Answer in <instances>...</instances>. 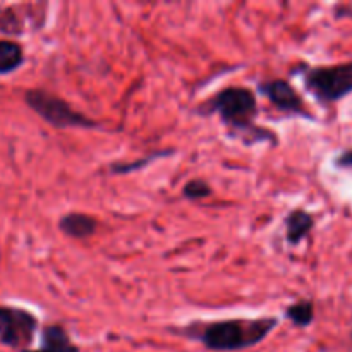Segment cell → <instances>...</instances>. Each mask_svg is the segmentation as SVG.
<instances>
[{
	"mask_svg": "<svg viewBox=\"0 0 352 352\" xmlns=\"http://www.w3.org/2000/svg\"><path fill=\"white\" fill-rule=\"evenodd\" d=\"M40 327L36 316L26 309L0 306V342L14 349H26Z\"/></svg>",
	"mask_w": 352,
	"mask_h": 352,
	"instance_id": "cell-5",
	"label": "cell"
},
{
	"mask_svg": "<svg viewBox=\"0 0 352 352\" xmlns=\"http://www.w3.org/2000/svg\"><path fill=\"white\" fill-rule=\"evenodd\" d=\"M58 229H60L62 234L72 237V239H88L96 232L98 222L91 215L72 212L58 220Z\"/></svg>",
	"mask_w": 352,
	"mask_h": 352,
	"instance_id": "cell-8",
	"label": "cell"
},
{
	"mask_svg": "<svg viewBox=\"0 0 352 352\" xmlns=\"http://www.w3.org/2000/svg\"><path fill=\"white\" fill-rule=\"evenodd\" d=\"M284 315L292 325L299 327V329H306L315 320V305L309 299H301V301H296L294 305H289L285 308Z\"/></svg>",
	"mask_w": 352,
	"mask_h": 352,
	"instance_id": "cell-11",
	"label": "cell"
},
{
	"mask_svg": "<svg viewBox=\"0 0 352 352\" xmlns=\"http://www.w3.org/2000/svg\"><path fill=\"white\" fill-rule=\"evenodd\" d=\"M284 223H285V241H287L291 246H298V244H301L302 241L309 236L313 227H315V220H313V217L302 208L292 210V212L285 217Z\"/></svg>",
	"mask_w": 352,
	"mask_h": 352,
	"instance_id": "cell-9",
	"label": "cell"
},
{
	"mask_svg": "<svg viewBox=\"0 0 352 352\" xmlns=\"http://www.w3.org/2000/svg\"><path fill=\"white\" fill-rule=\"evenodd\" d=\"M24 102L34 113L41 117L47 124L57 129H95L98 122L89 119L85 113L78 112L69 102L60 96L45 89H28L24 93Z\"/></svg>",
	"mask_w": 352,
	"mask_h": 352,
	"instance_id": "cell-3",
	"label": "cell"
},
{
	"mask_svg": "<svg viewBox=\"0 0 352 352\" xmlns=\"http://www.w3.org/2000/svg\"><path fill=\"white\" fill-rule=\"evenodd\" d=\"M278 325L274 316L265 318H232L220 322H195L175 333L186 339L198 340L208 351L234 352L250 349L263 342Z\"/></svg>",
	"mask_w": 352,
	"mask_h": 352,
	"instance_id": "cell-2",
	"label": "cell"
},
{
	"mask_svg": "<svg viewBox=\"0 0 352 352\" xmlns=\"http://www.w3.org/2000/svg\"><path fill=\"white\" fill-rule=\"evenodd\" d=\"M258 93L265 96L278 112L285 113V116L313 119L302 96L285 79H267V81L258 82Z\"/></svg>",
	"mask_w": 352,
	"mask_h": 352,
	"instance_id": "cell-6",
	"label": "cell"
},
{
	"mask_svg": "<svg viewBox=\"0 0 352 352\" xmlns=\"http://www.w3.org/2000/svg\"><path fill=\"white\" fill-rule=\"evenodd\" d=\"M351 340H352V332H351Z\"/></svg>",
	"mask_w": 352,
	"mask_h": 352,
	"instance_id": "cell-15",
	"label": "cell"
},
{
	"mask_svg": "<svg viewBox=\"0 0 352 352\" xmlns=\"http://www.w3.org/2000/svg\"><path fill=\"white\" fill-rule=\"evenodd\" d=\"M336 165L340 168H352V150H346L336 158Z\"/></svg>",
	"mask_w": 352,
	"mask_h": 352,
	"instance_id": "cell-14",
	"label": "cell"
},
{
	"mask_svg": "<svg viewBox=\"0 0 352 352\" xmlns=\"http://www.w3.org/2000/svg\"><path fill=\"white\" fill-rule=\"evenodd\" d=\"M201 116H217L230 129V136L241 138L244 144H277V134L267 127L256 126L258 100L250 88L229 86L210 96L198 107Z\"/></svg>",
	"mask_w": 352,
	"mask_h": 352,
	"instance_id": "cell-1",
	"label": "cell"
},
{
	"mask_svg": "<svg viewBox=\"0 0 352 352\" xmlns=\"http://www.w3.org/2000/svg\"><path fill=\"white\" fill-rule=\"evenodd\" d=\"M212 186L205 181V179H191L182 188V196L191 201H198V199L208 198L212 196Z\"/></svg>",
	"mask_w": 352,
	"mask_h": 352,
	"instance_id": "cell-13",
	"label": "cell"
},
{
	"mask_svg": "<svg viewBox=\"0 0 352 352\" xmlns=\"http://www.w3.org/2000/svg\"><path fill=\"white\" fill-rule=\"evenodd\" d=\"M24 62V52L19 43L10 40H0V74H9Z\"/></svg>",
	"mask_w": 352,
	"mask_h": 352,
	"instance_id": "cell-10",
	"label": "cell"
},
{
	"mask_svg": "<svg viewBox=\"0 0 352 352\" xmlns=\"http://www.w3.org/2000/svg\"><path fill=\"white\" fill-rule=\"evenodd\" d=\"M174 153L172 150H167V151H153V153L146 155V157L140 158V160H134V162H122V164H112L109 167L110 174L113 175H127V174H133V172H138V170H143L144 167H148L150 164H153L155 160H158V158H164V157H170V155Z\"/></svg>",
	"mask_w": 352,
	"mask_h": 352,
	"instance_id": "cell-12",
	"label": "cell"
},
{
	"mask_svg": "<svg viewBox=\"0 0 352 352\" xmlns=\"http://www.w3.org/2000/svg\"><path fill=\"white\" fill-rule=\"evenodd\" d=\"M302 82L320 103L339 102L352 93V62L305 69Z\"/></svg>",
	"mask_w": 352,
	"mask_h": 352,
	"instance_id": "cell-4",
	"label": "cell"
},
{
	"mask_svg": "<svg viewBox=\"0 0 352 352\" xmlns=\"http://www.w3.org/2000/svg\"><path fill=\"white\" fill-rule=\"evenodd\" d=\"M23 352H79V347L72 342L71 336L62 325H48L41 330L40 347L24 349Z\"/></svg>",
	"mask_w": 352,
	"mask_h": 352,
	"instance_id": "cell-7",
	"label": "cell"
}]
</instances>
